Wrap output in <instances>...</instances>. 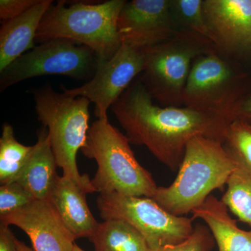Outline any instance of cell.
Instances as JSON below:
<instances>
[{"mask_svg":"<svg viewBox=\"0 0 251 251\" xmlns=\"http://www.w3.org/2000/svg\"><path fill=\"white\" fill-rule=\"evenodd\" d=\"M52 2V0H39L24 14L3 22L0 29V72L28 50L35 48L36 33Z\"/></svg>","mask_w":251,"mask_h":251,"instance_id":"5bb4252c","label":"cell"},{"mask_svg":"<svg viewBox=\"0 0 251 251\" xmlns=\"http://www.w3.org/2000/svg\"><path fill=\"white\" fill-rule=\"evenodd\" d=\"M192 219L204 221L210 229L219 251H251V230L239 228L222 201L210 195L192 211Z\"/></svg>","mask_w":251,"mask_h":251,"instance_id":"e0dca14e","label":"cell"},{"mask_svg":"<svg viewBox=\"0 0 251 251\" xmlns=\"http://www.w3.org/2000/svg\"><path fill=\"white\" fill-rule=\"evenodd\" d=\"M17 245L19 251H34V249L27 247V245H25V244L21 242V241L18 240V239H17Z\"/></svg>","mask_w":251,"mask_h":251,"instance_id":"83f0119b","label":"cell"},{"mask_svg":"<svg viewBox=\"0 0 251 251\" xmlns=\"http://www.w3.org/2000/svg\"><path fill=\"white\" fill-rule=\"evenodd\" d=\"M125 0L97 4L79 2L67 6L65 1L52 4L42 18L36 42L64 39L90 48L98 64L112 58L122 44L117 22Z\"/></svg>","mask_w":251,"mask_h":251,"instance_id":"3957f363","label":"cell"},{"mask_svg":"<svg viewBox=\"0 0 251 251\" xmlns=\"http://www.w3.org/2000/svg\"><path fill=\"white\" fill-rule=\"evenodd\" d=\"M202 4L203 0H170L171 14L178 29L192 31L210 41Z\"/></svg>","mask_w":251,"mask_h":251,"instance_id":"44dd1931","label":"cell"},{"mask_svg":"<svg viewBox=\"0 0 251 251\" xmlns=\"http://www.w3.org/2000/svg\"><path fill=\"white\" fill-rule=\"evenodd\" d=\"M1 224L17 226L30 239L34 251H72L75 239L49 199H36L27 205L0 216Z\"/></svg>","mask_w":251,"mask_h":251,"instance_id":"4fadbf2b","label":"cell"},{"mask_svg":"<svg viewBox=\"0 0 251 251\" xmlns=\"http://www.w3.org/2000/svg\"><path fill=\"white\" fill-rule=\"evenodd\" d=\"M90 239L95 251H150L143 236L122 220L100 223Z\"/></svg>","mask_w":251,"mask_h":251,"instance_id":"ac0fdd59","label":"cell"},{"mask_svg":"<svg viewBox=\"0 0 251 251\" xmlns=\"http://www.w3.org/2000/svg\"><path fill=\"white\" fill-rule=\"evenodd\" d=\"M229 119L231 122L241 119L251 123V85L231 110Z\"/></svg>","mask_w":251,"mask_h":251,"instance_id":"484cf974","label":"cell"},{"mask_svg":"<svg viewBox=\"0 0 251 251\" xmlns=\"http://www.w3.org/2000/svg\"><path fill=\"white\" fill-rule=\"evenodd\" d=\"M34 146L27 147L16 140L13 127L4 124L0 138V183L16 181L30 156Z\"/></svg>","mask_w":251,"mask_h":251,"instance_id":"ffe728a7","label":"cell"},{"mask_svg":"<svg viewBox=\"0 0 251 251\" xmlns=\"http://www.w3.org/2000/svg\"><path fill=\"white\" fill-rule=\"evenodd\" d=\"M82 153L98 166L92 179L96 192L152 198L156 186L152 175L135 158L126 135L108 121L98 119L87 133Z\"/></svg>","mask_w":251,"mask_h":251,"instance_id":"5b68a950","label":"cell"},{"mask_svg":"<svg viewBox=\"0 0 251 251\" xmlns=\"http://www.w3.org/2000/svg\"><path fill=\"white\" fill-rule=\"evenodd\" d=\"M250 86L247 74L232 57L214 48L193 61L183 94V106L229 120V112Z\"/></svg>","mask_w":251,"mask_h":251,"instance_id":"52a82bcc","label":"cell"},{"mask_svg":"<svg viewBox=\"0 0 251 251\" xmlns=\"http://www.w3.org/2000/svg\"><path fill=\"white\" fill-rule=\"evenodd\" d=\"M87 193L72 180L59 176L49 199L74 239H90L99 223L94 219L87 201Z\"/></svg>","mask_w":251,"mask_h":251,"instance_id":"9a60e30c","label":"cell"},{"mask_svg":"<svg viewBox=\"0 0 251 251\" xmlns=\"http://www.w3.org/2000/svg\"><path fill=\"white\" fill-rule=\"evenodd\" d=\"M36 200L21 184L16 181L7 183L0 186V216L21 209Z\"/></svg>","mask_w":251,"mask_h":251,"instance_id":"603a6c76","label":"cell"},{"mask_svg":"<svg viewBox=\"0 0 251 251\" xmlns=\"http://www.w3.org/2000/svg\"><path fill=\"white\" fill-rule=\"evenodd\" d=\"M0 251H19L17 239L12 233L9 226L0 225Z\"/></svg>","mask_w":251,"mask_h":251,"instance_id":"4316f807","label":"cell"},{"mask_svg":"<svg viewBox=\"0 0 251 251\" xmlns=\"http://www.w3.org/2000/svg\"><path fill=\"white\" fill-rule=\"evenodd\" d=\"M235 158L237 166L227 179V191L221 201L241 221L251 226V173Z\"/></svg>","mask_w":251,"mask_h":251,"instance_id":"d6986e66","label":"cell"},{"mask_svg":"<svg viewBox=\"0 0 251 251\" xmlns=\"http://www.w3.org/2000/svg\"><path fill=\"white\" fill-rule=\"evenodd\" d=\"M111 110L129 143L146 147L173 172L181 166L190 140L204 136L224 143L231 122L221 115L188 107L158 106L138 77Z\"/></svg>","mask_w":251,"mask_h":251,"instance_id":"6da1fadb","label":"cell"},{"mask_svg":"<svg viewBox=\"0 0 251 251\" xmlns=\"http://www.w3.org/2000/svg\"><path fill=\"white\" fill-rule=\"evenodd\" d=\"M236 166L235 157L224 143L194 137L186 145L176 179L168 187H158L152 199L170 214L184 216L223 187Z\"/></svg>","mask_w":251,"mask_h":251,"instance_id":"7a4b0ae2","label":"cell"},{"mask_svg":"<svg viewBox=\"0 0 251 251\" xmlns=\"http://www.w3.org/2000/svg\"><path fill=\"white\" fill-rule=\"evenodd\" d=\"M214 48L206 38L179 29L171 39L144 49L145 66L138 78L161 106H183L193 61Z\"/></svg>","mask_w":251,"mask_h":251,"instance_id":"8992f818","label":"cell"},{"mask_svg":"<svg viewBox=\"0 0 251 251\" xmlns=\"http://www.w3.org/2000/svg\"><path fill=\"white\" fill-rule=\"evenodd\" d=\"M39 0H1L0 19L3 22L21 16L39 3Z\"/></svg>","mask_w":251,"mask_h":251,"instance_id":"d4e9b609","label":"cell"},{"mask_svg":"<svg viewBox=\"0 0 251 251\" xmlns=\"http://www.w3.org/2000/svg\"><path fill=\"white\" fill-rule=\"evenodd\" d=\"M100 217L131 225L148 243L150 250L181 244L192 234L193 219L170 214L152 199L100 193L97 200Z\"/></svg>","mask_w":251,"mask_h":251,"instance_id":"ba28073f","label":"cell"},{"mask_svg":"<svg viewBox=\"0 0 251 251\" xmlns=\"http://www.w3.org/2000/svg\"><path fill=\"white\" fill-rule=\"evenodd\" d=\"M38 120L49 131L51 149L63 176L72 180L86 193L96 192L88 175H80L76 156L85 146L90 129V100L56 92L47 85L31 90Z\"/></svg>","mask_w":251,"mask_h":251,"instance_id":"277c9868","label":"cell"},{"mask_svg":"<svg viewBox=\"0 0 251 251\" xmlns=\"http://www.w3.org/2000/svg\"><path fill=\"white\" fill-rule=\"evenodd\" d=\"M214 241L209 227L198 224L192 234L184 242L150 251H210L214 247Z\"/></svg>","mask_w":251,"mask_h":251,"instance_id":"cb8c5ba5","label":"cell"},{"mask_svg":"<svg viewBox=\"0 0 251 251\" xmlns=\"http://www.w3.org/2000/svg\"><path fill=\"white\" fill-rule=\"evenodd\" d=\"M122 42L145 49L171 39L179 30L170 9V0L126 1L117 22Z\"/></svg>","mask_w":251,"mask_h":251,"instance_id":"7c38bea8","label":"cell"},{"mask_svg":"<svg viewBox=\"0 0 251 251\" xmlns=\"http://www.w3.org/2000/svg\"><path fill=\"white\" fill-rule=\"evenodd\" d=\"M33 146L30 156L15 181L27 189L35 199H49L59 176L46 127L39 130L37 142Z\"/></svg>","mask_w":251,"mask_h":251,"instance_id":"2e32d148","label":"cell"},{"mask_svg":"<svg viewBox=\"0 0 251 251\" xmlns=\"http://www.w3.org/2000/svg\"><path fill=\"white\" fill-rule=\"evenodd\" d=\"M224 145L251 173V126L241 119L231 122Z\"/></svg>","mask_w":251,"mask_h":251,"instance_id":"7402d4cb","label":"cell"},{"mask_svg":"<svg viewBox=\"0 0 251 251\" xmlns=\"http://www.w3.org/2000/svg\"><path fill=\"white\" fill-rule=\"evenodd\" d=\"M98 58L90 48L68 39L41 43L0 72V92L32 77L60 75L88 80L93 77Z\"/></svg>","mask_w":251,"mask_h":251,"instance_id":"9c48e42d","label":"cell"},{"mask_svg":"<svg viewBox=\"0 0 251 251\" xmlns=\"http://www.w3.org/2000/svg\"><path fill=\"white\" fill-rule=\"evenodd\" d=\"M72 251H85L83 249H81L80 247H79L76 244H75L74 245V249H73Z\"/></svg>","mask_w":251,"mask_h":251,"instance_id":"f1b7e54d","label":"cell"},{"mask_svg":"<svg viewBox=\"0 0 251 251\" xmlns=\"http://www.w3.org/2000/svg\"><path fill=\"white\" fill-rule=\"evenodd\" d=\"M211 42L228 57L251 50V0H203Z\"/></svg>","mask_w":251,"mask_h":251,"instance_id":"8fae6325","label":"cell"},{"mask_svg":"<svg viewBox=\"0 0 251 251\" xmlns=\"http://www.w3.org/2000/svg\"><path fill=\"white\" fill-rule=\"evenodd\" d=\"M145 61L144 49L122 42L111 59L98 64L90 80L71 90L61 88L67 95L88 99L95 104V116L108 119V109L143 72Z\"/></svg>","mask_w":251,"mask_h":251,"instance_id":"30bf717a","label":"cell"}]
</instances>
